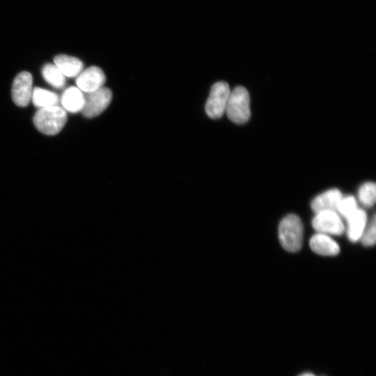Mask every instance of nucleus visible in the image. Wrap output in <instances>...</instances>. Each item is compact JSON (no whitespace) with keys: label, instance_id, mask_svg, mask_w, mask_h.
<instances>
[{"label":"nucleus","instance_id":"nucleus-10","mask_svg":"<svg viewBox=\"0 0 376 376\" xmlns=\"http://www.w3.org/2000/svg\"><path fill=\"white\" fill-rule=\"evenodd\" d=\"M309 244L313 251L319 255L332 256L340 252L338 243L326 234H315L311 237Z\"/></svg>","mask_w":376,"mask_h":376},{"label":"nucleus","instance_id":"nucleus-16","mask_svg":"<svg viewBox=\"0 0 376 376\" xmlns=\"http://www.w3.org/2000/svg\"><path fill=\"white\" fill-rule=\"evenodd\" d=\"M359 199L366 207H372L375 203L376 185L375 182H367L359 189Z\"/></svg>","mask_w":376,"mask_h":376},{"label":"nucleus","instance_id":"nucleus-8","mask_svg":"<svg viewBox=\"0 0 376 376\" xmlns=\"http://www.w3.org/2000/svg\"><path fill=\"white\" fill-rule=\"evenodd\" d=\"M106 80L105 75L101 68L91 66L77 76L76 84L81 91L89 93L102 87Z\"/></svg>","mask_w":376,"mask_h":376},{"label":"nucleus","instance_id":"nucleus-17","mask_svg":"<svg viewBox=\"0 0 376 376\" xmlns=\"http://www.w3.org/2000/svg\"><path fill=\"white\" fill-rule=\"evenodd\" d=\"M358 209L355 198L352 196L342 197L336 210L346 219Z\"/></svg>","mask_w":376,"mask_h":376},{"label":"nucleus","instance_id":"nucleus-12","mask_svg":"<svg viewBox=\"0 0 376 376\" xmlns=\"http://www.w3.org/2000/svg\"><path fill=\"white\" fill-rule=\"evenodd\" d=\"M61 102L65 111L77 113L83 108L84 94L77 87L70 86L63 93Z\"/></svg>","mask_w":376,"mask_h":376},{"label":"nucleus","instance_id":"nucleus-1","mask_svg":"<svg viewBox=\"0 0 376 376\" xmlns=\"http://www.w3.org/2000/svg\"><path fill=\"white\" fill-rule=\"evenodd\" d=\"M66 111L58 105L38 109L33 116L35 127L46 135H55L67 121Z\"/></svg>","mask_w":376,"mask_h":376},{"label":"nucleus","instance_id":"nucleus-19","mask_svg":"<svg viewBox=\"0 0 376 376\" xmlns=\"http://www.w3.org/2000/svg\"><path fill=\"white\" fill-rule=\"evenodd\" d=\"M299 376H315L312 373H303L301 375H300Z\"/></svg>","mask_w":376,"mask_h":376},{"label":"nucleus","instance_id":"nucleus-6","mask_svg":"<svg viewBox=\"0 0 376 376\" xmlns=\"http://www.w3.org/2000/svg\"><path fill=\"white\" fill-rule=\"evenodd\" d=\"M313 228L319 233L340 235L344 224L336 212L323 211L316 214L312 220Z\"/></svg>","mask_w":376,"mask_h":376},{"label":"nucleus","instance_id":"nucleus-11","mask_svg":"<svg viewBox=\"0 0 376 376\" xmlns=\"http://www.w3.org/2000/svg\"><path fill=\"white\" fill-rule=\"evenodd\" d=\"M366 212L359 208L347 219V236L351 242H355L360 240L366 228Z\"/></svg>","mask_w":376,"mask_h":376},{"label":"nucleus","instance_id":"nucleus-14","mask_svg":"<svg viewBox=\"0 0 376 376\" xmlns=\"http://www.w3.org/2000/svg\"><path fill=\"white\" fill-rule=\"evenodd\" d=\"M31 100L33 105L39 109L56 106L59 102V97L57 94L39 87L33 88Z\"/></svg>","mask_w":376,"mask_h":376},{"label":"nucleus","instance_id":"nucleus-15","mask_svg":"<svg viewBox=\"0 0 376 376\" xmlns=\"http://www.w3.org/2000/svg\"><path fill=\"white\" fill-rule=\"evenodd\" d=\"M42 74L45 81L55 88H62L65 85V76L54 64H45L42 69Z\"/></svg>","mask_w":376,"mask_h":376},{"label":"nucleus","instance_id":"nucleus-3","mask_svg":"<svg viewBox=\"0 0 376 376\" xmlns=\"http://www.w3.org/2000/svg\"><path fill=\"white\" fill-rule=\"evenodd\" d=\"M225 112L228 118L237 124L245 123L250 118V97L243 86H237L230 91Z\"/></svg>","mask_w":376,"mask_h":376},{"label":"nucleus","instance_id":"nucleus-7","mask_svg":"<svg viewBox=\"0 0 376 376\" xmlns=\"http://www.w3.org/2000/svg\"><path fill=\"white\" fill-rule=\"evenodd\" d=\"M32 75L23 71L19 73L13 82L12 98L14 103L21 107L29 104L32 95Z\"/></svg>","mask_w":376,"mask_h":376},{"label":"nucleus","instance_id":"nucleus-5","mask_svg":"<svg viewBox=\"0 0 376 376\" xmlns=\"http://www.w3.org/2000/svg\"><path fill=\"white\" fill-rule=\"evenodd\" d=\"M111 99V91L103 86L96 91L85 93L84 103L81 112L86 118L95 117L107 108Z\"/></svg>","mask_w":376,"mask_h":376},{"label":"nucleus","instance_id":"nucleus-2","mask_svg":"<svg viewBox=\"0 0 376 376\" xmlns=\"http://www.w3.org/2000/svg\"><path fill=\"white\" fill-rule=\"evenodd\" d=\"M279 238L282 246L289 252L298 251L302 244L303 225L294 214L285 216L279 226Z\"/></svg>","mask_w":376,"mask_h":376},{"label":"nucleus","instance_id":"nucleus-9","mask_svg":"<svg viewBox=\"0 0 376 376\" xmlns=\"http://www.w3.org/2000/svg\"><path fill=\"white\" fill-rule=\"evenodd\" d=\"M341 192L337 189H329L316 196L311 202L312 210L316 214L323 211L336 212L342 198Z\"/></svg>","mask_w":376,"mask_h":376},{"label":"nucleus","instance_id":"nucleus-18","mask_svg":"<svg viewBox=\"0 0 376 376\" xmlns=\"http://www.w3.org/2000/svg\"><path fill=\"white\" fill-rule=\"evenodd\" d=\"M375 231H376L375 215L374 214L368 226L365 228L363 232V234L360 238L363 245L366 246H370L375 244V241H376Z\"/></svg>","mask_w":376,"mask_h":376},{"label":"nucleus","instance_id":"nucleus-13","mask_svg":"<svg viewBox=\"0 0 376 376\" xmlns=\"http://www.w3.org/2000/svg\"><path fill=\"white\" fill-rule=\"evenodd\" d=\"M54 65L66 77L77 76L83 69V63L77 58L59 54L54 58Z\"/></svg>","mask_w":376,"mask_h":376},{"label":"nucleus","instance_id":"nucleus-4","mask_svg":"<svg viewBox=\"0 0 376 376\" xmlns=\"http://www.w3.org/2000/svg\"><path fill=\"white\" fill-rule=\"evenodd\" d=\"M230 93L229 86L225 81H218L212 86L205 104V112L210 118L217 119L223 116Z\"/></svg>","mask_w":376,"mask_h":376}]
</instances>
